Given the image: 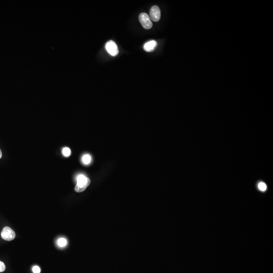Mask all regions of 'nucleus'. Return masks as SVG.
<instances>
[{
    "instance_id": "f257e3e1",
    "label": "nucleus",
    "mask_w": 273,
    "mask_h": 273,
    "mask_svg": "<svg viewBox=\"0 0 273 273\" xmlns=\"http://www.w3.org/2000/svg\"><path fill=\"white\" fill-rule=\"evenodd\" d=\"M90 180L89 178L83 175H80L77 177V184L75 187V191L77 192H83L90 184Z\"/></svg>"
},
{
    "instance_id": "f03ea898",
    "label": "nucleus",
    "mask_w": 273,
    "mask_h": 273,
    "mask_svg": "<svg viewBox=\"0 0 273 273\" xmlns=\"http://www.w3.org/2000/svg\"><path fill=\"white\" fill-rule=\"evenodd\" d=\"M139 19L140 23L144 29H149L153 25L149 15L146 13H141L139 17Z\"/></svg>"
},
{
    "instance_id": "7ed1b4c3",
    "label": "nucleus",
    "mask_w": 273,
    "mask_h": 273,
    "mask_svg": "<svg viewBox=\"0 0 273 273\" xmlns=\"http://www.w3.org/2000/svg\"><path fill=\"white\" fill-rule=\"evenodd\" d=\"M15 233L14 231L11 229L10 228L8 227H5L4 228L3 231L1 233L2 238L4 240L6 241L13 240L15 238Z\"/></svg>"
},
{
    "instance_id": "20e7f679",
    "label": "nucleus",
    "mask_w": 273,
    "mask_h": 273,
    "mask_svg": "<svg viewBox=\"0 0 273 273\" xmlns=\"http://www.w3.org/2000/svg\"><path fill=\"white\" fill-rule=\"evenodd\" d=\"M105 48L108 53L113 56H115L118 53V46L114 41L110 40L107 42Z\"/></svg>"
},
{
    "instance_id": "39448f33",
    "label": "nucleus",
    "mask_w": 273,
    "mask_h": 273,
    "mask_svg": "<svg viewBox=\"0 0 273 273\" xmlns=\"http://www.w3.org/2000/svg\"><path fill=\"white\" fill-rule=\"evenodd\" d=\"M161 12L160 8L157 6H153L150 11V18L154 22H157L160 18Z\"/></svg>"
},
{
    "instance_id": "423d86ee",
    "label": "nucleus",
    "mask_w": 273,
    "mask_h": 273,
    "mask_svg": "<svg viewBox=\"0 0 273 273\" xmlns=\"http://www.w3.org/2000/svg\"><path fill=\"white\" fill-rule=\"evenodd\" d=\"M157 45V42H156L155 41L151 40V41H149V42H147L146 43H145L144 45V50L148 52H152V51H154Z\"/></svg>"
},
{
    "instance_id": "0eeeda50",
    "label": "nucleus",
    "mask_w": 273,
    "mask_h": 273,
    "mask_svg": "<svg viewBox=\"0 0 273 273\" xmlns=\"http://www.w3.org/2000/svg\"><path fill=\"white\" fill-rule=\"evenodd\" d=\"M57 244L60 247H65L67 244V241L65 238H61L58 240Z\"/></svg>"
},
{
    "instance_id": "6e6552de",
    "label": "nucleus",
    "mask_w": 273,
    "mask_h": 273,
    "mask_svg": "<svg viewBox=\"0 0 273 273\" xmlns=\"http://www.w3.org/2000/svg\"><path fill=\"white\" fill-rule=\"evenodd\" d=\"M82 162L85 165H88L90 163L91 161V157L89 154H86L82 157Z\"/></svg>"
},
{
    "instance_id": "1a4fd4ad",
    "label": "nucleus",
    "mask_w": 273,
    "mask_h": 273,
    "mask_svg": "<svg viewBox=\"0 0 273 273\" xmlns=\"http://www.w3.org/2000/svg\"><path fill=\"white\" fill-rule=\"evenodd\" d=\"M62 154L65 157H68L71 155V150L69 148L65 147L62 150Z\"/></svg>"
},
{
    "instance_id": "9d476101",
    "label": "nucleus",
    "mask_w": 273,
    "mask_h": 273,
    "mask_svg": "<svg viewBox=\"0 0 273 273\" xmlns=\"http://www.w3.org/2000/svg\"><path fill=\"white\" fill-rule=\"evenodd\" d=\"M258 188L261 191H265L267 190V186L265 183L264 182H260L258 185Z\"/></svg>"
},
{
    "instance_id": "9b49d317",
    "label": "nucleus",
    "mask_w": 273,
    "mask_h": 273,
    "mask_svg": "<svg viewBox=\"0 0 273 273\" xmlns=\"http://www.w3.org/2000/svg\"><path fill=\"white\" fill-rule=\"evenodd\" d=\"M6 266L5 264L0 261V273L4 272V270H5Z\"/></svg>"
},
{
    "instance_id": "f8f14e48",
    "label": "nucleus",
    "mask_w": 273,
    "mask_h": 273,
    "mask_svg": "<svg viewBox=\"0 0 273 273\" xmlns=\"http://www.w3.org/2000/svg\"><path fill=\"white\" fill-rule=\"evenodd\" d=\"M33 272L34 273H40L41 269L38 266H34L33 268Z\"/></svg>"
},
{
    "instance_id": "ddd939ff",
    "label": "nucleus",
    "mask_w": 273,
    "mask_h": 273,
    "mask_svg": "<svg viewBox=\"0 0 273 273\" xmlns=\"http://www.w3.org/2000/svg\"><path fill=\"white\" fill-rule=\"evenodd\" d=\"M2 156V153L1 150L0 149V159L1 158Z\"/></svg>"
}]
</instances>
